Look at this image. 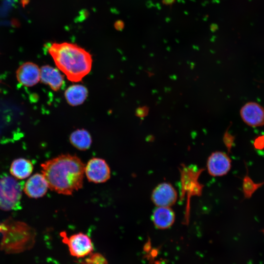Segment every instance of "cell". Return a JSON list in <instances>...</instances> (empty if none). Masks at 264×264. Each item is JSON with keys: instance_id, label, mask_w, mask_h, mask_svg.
Listing matches in <instances>:
<instances>
[{"instance_id": "obj_6", "label": "cell", "mask_w": 264, "mask_h": 264, "mask_svg": "<svg viewBox=\"0 0 264 264\" xmlns=\"http://www.w3.org/2000/svg\"><path fill=\"white\" fill-rule=\"evenodd\" d=\"M243 121L252 127L264 126V108L255 102H249L240 110Z\"/></svg>"}, {"instance_id": "obj_3", "label": "cell", "mask_w": 264, "mask_h": 264, "mask_svg": "<svg viewBox=\"0 0 264 264\" xmlns=\"http://www.w3.org/2000/svg\"><path fill=\"white\" fill-rule=\"evenodd\" d=\"M23 182L4 175L0 176V209L4 211L19 210L21 208Z\"/></svg>"}, {"instance_id": "obj_13", "label": "cell", "mask_w": 264, "mask_h": 264, "mask_svg": "<svg viewBox=\"0 0 264 264\" xmlns=\"http://www.w3.org/2000/svg\"><path fill=\"white\" fill-rule=\"evenodd\" d=\"M88 95L87 88L82 85H73L69 87L65 92L66 102L72 106L83 104Z\"/></svg>"}, {"instance_id": "obj_12", "label": "cell", "mask_w": 264, "mask_h": 264, "mask_svg": "<svg viewBox=\"0 0 264 264\" xmlns=\"http://www.w3.org/2000/svg\"><path fill=\"white\" fill-rule=\"evenodd\" d=\"M152 220L157 228L166 229L173 223L175 214L169 207H158L153 212Z\"/></svg>"}, {"instance_id": "obj_5", "label": "cell", "mask_w": 264, "mask_h": 264, "mask_svg": "<svg viewBox=\"0 0 264 264\" xmlns=\"http://www.w3.org/2000/svg\"><path fill=\"white\" fill-rule=\"evenodd\" d=\"M85 175L89 182L102 183L110 179V170L108 164L104 159L93 157L85 165Z\"/></svg>"}, {"instance_id": "obj_8", "label": "cell", "mask_w": 264, "mask_h": 264, "mask_svg": "<svg viewBox=\"0 0 264 264\" xmlns=\"http://www.w3.org/2000/svg\"><path fill=\"white\" fill-rule=\"evenodd\" d=\"M176 193L174 188L167 183L159 184L153 191L152 199L158 207H169L176 200Z\"/></svg>"}, {"instance_id": "obj_9", "label": "cell", "mask_w": 264, "mask_h": 264, "mask_svg": "<svg viewBox=\"0 0 264 264\" xmlns=\"http://www.w3.org/2000/svg\"><path fill=\"white\" fill-rule=\"evenodd\" d=\"M207 169L213 176H221L226 174L231 168V159L224 153H213L207 161Z\"/></svg>"}, {"instance_id": "obj_10", "label": "cell", "mask_w": 264, "mask_h": 264, "mask_svg": "<svg viewBox=\"0 0 264 264\" xmlns=\"http://www.w3.org/2000/svg\"><path fill=\"white\" fill-rule=\"evenodd\" d=\"M48 188V183L44 175L37 173L26 181L23 190L28 197L37 198L44 196Z\"/></svg>"}, {"instance_id": "obj_1", "label": "cell", "mask_w": 264, "mask_h": 264, "mask_svg": "<svg viewBox=\"0 0 264 264\" xmlns=\"http://www.w3.org/2000/svg\"><path fill=\"white\" fill-rule=\"evenodd\" d=\"M42 173L51 190L71 195L82 188L85 165L75 155L62 154L41 164Z\"/></svg>"}, {"instance_id": "obj_7", "label": "cell", "mask_w": 264, "mask_h": 264, "mask_svg": "<svg viewBox=\"0 0 264 264\" xmlns=\"http://www.w3.org/2000/svg\"><path fill=\"white\" fill-rule=\"evenodd\" d=\"M16 76L21 85L26 87H33L40 81V68L31 62L24 63L17 68Z\"/></svg>"}, {"instance_id": "obj_18", "label": "cell", "mask_w": 264, "mask_h": 264, "mask_svg": "<svg viewBox=\"0 0 264 264\" xmlns=\"http://www.w3.org/2000/svg\"><path fill=\"white\" fill-rule=\"evenodd\" d=\"M161 264V263H159V262H156V263H155V264Z\"/></svg>"}, {"instance_id": "obj_4", "label": "cell", "mask_w": 264, "mask_h": 264, "mask_svg": "<svg viewBox=\"0 0 264 264\" xmlns=\"http://www.w3.org/2000/svg\"><path fill=\"white\" fill-rule=\"evenodd\" d=\"M60 235L72 256L77 258H85L93 252L92 241L87 234L79 232L67 237L66 232H62Z\"/></svg>"}, {"instance_id": "obj_11", "label": "cell", "mask_w": 264, "mask_h": 264, "mask_svg": "<svg viewBox=\"0 0 264 264\" xmlns=\"http://www.w3.org/2000/svg\"><path fill=\"white\" fill-rule=\"evenodd\" d=\"M40 81L55 91L59 90L64 83V76L59 70L49 65L40 68Z\"/></svg>"}, {"instance_id": "obj_14", "label": "cell", "mask_w": 264, "mask_h": 264, "mask_svg": "<svg viewBox=\"0 0 264 264\" xmlns=\"http://www.w3.org/2000/svg\"><path fill=\"white\" fill-rule=\"evenodd\" d=\"M33 170V165L31 161L24 158H19L12 162L10 172L17 179H23L31 175Z\"/></svg>"}, {"instance_id": "obj_15", "label": "cell", "mask_w": 264, "mask_h": 264, "mask_svg": "<svg viewBox=\"0 0 264 264\" xmlns=\"http://www.w3.org/2000/svg\"><path fill=\"white\" fill-rule=\"evenodd\" d=\"M69 141L75 148L81 151H85L90 148L92 138L87 130L78 129L71 133Z\"/></svg>"}, {"instance_id": "obj_16", "label": "cell", "mask_w": 264, "mask_h": 264, "mask_svg": "<svg viewBox=\"0 0 264 264\" xmlns=\"http://www.w3.org/2000/svg\"><path fill=\"white\" fill-rule=\"evenodd\" d=\"M82 264H108L106 258L99 253H93L81 261Z\"/></svg>"}, {"instance_id": "obj_17", "label": "cell", "mask_w": 264, "mask_h": 264, "mask_svg": "<svg viewBox=\"0 0 264 264\" xmlns=\"http://www.w3.org/2000/svg\"><path fill=\"white\" fill-rule=\"evenodd\" d=\"M176 0H162V3L165 5H171Z\"/></svg>"}, {"instance_id": "obj_2", "label": "cell", "mask_w": 264, "mask_h": 264, "mask_svg": "<svg viewBox=\"0 0 264 264\" xmlns=\"http://www.w3.org/2000/svg\"><path fill=\"white\" fill-rule=\"evenodd\" d=\"M47 51L57 68L71 82L82 81L91 70L92 64L91 54L76 44L68 42L53 43L48 47Z\"/></svg>"}]
</instances>
